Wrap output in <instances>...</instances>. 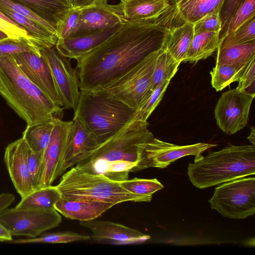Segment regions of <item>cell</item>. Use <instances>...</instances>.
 Wrapping results in <instances>:
<instances>
[{"instance_id":"6da1fadb","label":"cell","mask_w":255,"mask_h":255,"mask_svg":"<svg viewBox=\"0 0 255 255\" xmlns=\"http://www.w3.org/2000/svg\"><path fill=\"white\" fill-rule=\"evenodd\" d=\"M169 29L152 20H128L105 41L77 59L80 89L100 88L161 47Z\"/></svg>"},{"instance_id":"7a4b0ae2","label":"cell","mask_w":255,"mask_h":255,"mask_svg":"<svg viewBox=\"0 0 255 255\" xmlns=\"http://www.w3.org/2000/svg\"><path fill=\"white\" fill-rule=\"evenodd\" d=\"M0 95L27 125L63 116V108L28 79L11 55L0 57Z\"/></svg>"},{"instance_id":"3957f363","label":"cell","mask_w":255,"mask_h":255,"mask_svg":"<svg viewBox=\"0 0 255 255\" xmlns=\"http://www.w3.org/2000/svg\"><path fill=\"white\" fill-rule=\"evenodd\" d=\"M148 123L137 116L129 124L99 145L75 165L90 174H99L108 164L118 160L136 164L137 171L147 168L145 149L154 137L148 129Z\"/></svg>"},{"instance_id":"277c9868","label":"cell","mask_w":255,"mask_h":255,"mask_svg":"<svg viewBox=\"0 0 255 255\" xmlns=\"http://www.w3.org/2000/svg\"><path fill=\"white\" fill-rule=\"evenodd\" d=\"M187 174L191 183L205 189L255 174V146L231 145L209 152L189 164Z\"/></svg>"},{"instance_id":"5b68a950","label":"cell","mask_w":255,"mask_h":255,"mask_svg":"<svg viewBox=\"0 0 255 255\" xmlns=\"http://www.w3.org/2000/svg\"><path fill=\"white\" fill-rule=\"evenodd\" d=\"M74 111L89 130L102 143L134 120L137 109L101 88L80 89Z\"/></svg>"},{"instance_id":"8992f818","label":"cell","mask_w":255,"mask_h":255,"mask_svg":"<svg viewBox=\"0 0 255 255\" xmlns=\"http://www.w3.org/2000/svg\"><path fill=\"white\" fill-rule=\"evenodd\" d=\"M56 187L61 198L66 199L99 201L114 205L127 201L147 202L145 198L127 191L117 182L76 166L63 174Z\"/></svg>"},{"instance_id":"52a82bcc","label":"cell","mask_w":255,"mask_h":255,"mask_svg":"<svg viewBox=\"0 0 255 255\" xmlns=\"http://www.w3.org/2000/svg\"><path fill=\"white\" fill-rule=\"evenodd\" d=\"M158 49L150 53L123 74L98 88L137 109L152 92V77Z\"/></svg>"},{"instance_id":"ba28073f","label":"cell","mask_w":255,"mask_h":255,"mask_svg":"<svg viewBox=\"0 0 255 255\" xmlns=\"http://www.w3.org/2000/svg\"><path fill=\"white\" fill-rule=\"evenodd\" d=\"M212 209L233 219H244L255 213V178L242 177L220 184L209 200Z\"/></svg>"},{"instance_id":"9c48e42d","label":"cell","mask_w":255,"mask_h":255,"mask_svg":"<svg viewBox=\"0 0 255 255\" xmlns=\"http://www.w3.org/2000/svg\"><path fill=\"white\" fill-rule=\"evenodd\" d=\"M62 217L55 209L46 210L6 209L0 214V222L12 236L34 238L58 226Z\"/></svg>"},{"instance_id":"30bf717a","label":"cell","mask_w":255,"mask_h":255,"mask_svg":"<svg viewBox=\"0 0 255 255\" xmlns=\"http://www.w3.org/2000/svg\"><path fill=\"white\" fill-rule=\"evenodd\" d=\"M38 48L50 69L63 109L75 111L80 94L77 70L72 67L70 59L58 53L55 46Z\"/></svg>"},{"instance_id":"8fae6325","label":"cell","mask_w":255,"mask_h":255,"mask_svg":"<svg viewBox=\"0 0 255 255\" xmlns=\"http://www.w3.org/2000/svg\"><path fill=\"white\" fill-rule=\"evenodd\" d=\"M255 96L236 88L222 93L214 110L218 127L228 135L243 129L248 124Z\"/></svg>"},{"instance_id":"7c38bea8","label":"cell","mask_w":255,"mask_h":255,"mask_svg":"<svg viewBox=\"0 0 255 255\" xmlns=\"http://www.w3.org/2000/svg\"><path fill=\"white\" fill-rule=\"evenodd\" d=\"M121 2L110 4L107 0H97L80 8L78 25L71 36H78L102 31L126 22Z\"/></svg>"},{"instance_id":"4fadbf2b","label":"cell","mask_w":255,"mask_h":255,"mask_svg":"<svg viewBox=\"0 0 255 255\" xmlns=\"http://www.w3.org/2000/svg\"><path fill=\"white\" fill-rule=\"evenodd\" d=\"M72 121L55 118L50 139L43 153L42 175L39 188L48 186L62 175L64 153Z\"/></svg>"},{"instance_id":"5bb4252c","label":"cell","mask_w":255,"mask_h":255,"mask_svg":"<svg viewBox=\"0 0 255 255\" xmlns=\"http://www.w3.org/2000/svg\"><path fill=\"white\" fill-rule=\"evenodd\" d=\"M217 144L199 142L186 145H178L153 137L147 144L145 157L147 168H164L177 159L194 155L195 159L202 156L206 150Z\"/></svg>"},{"instance_id":"9a60e30c","label":"cell","mask_w":255,"mask_h":255,"mask_svg":"<svg viewBox=\"0 0 255 255\" xmlns=\"http://www.w3.org/2000/svg\"><path fill=\"white\" fill-rule=\"evenodd\" d=\"M12 56L28 79L54 104L63 108L50 69L41 55L25 52Z\"/></svg>"},{"instance_id":"2e32d148","label":"cell","mask_w":255,"mask_h":255,"mask_svg":"<svg viewBox=\"0 0 255 255\" xmlns=\"http://www.w3.org/2000/svg\"><path fill=\"white\" fill-rule=\"evenodd\" d=\"M28 145L21 137L8 144L4 154L11 180L21 198L34 190L28 165Z\"/></svg>"},{"instance_id":"e0dca14e","label":"cell","mask_w":255,"mask_h":255,"mask_svg":"<svg viewBox=\"0 0 255 255\" xmlns=\"http://www.w3.org/2000/svg\"><path fill=\"white\" fill-rule=\"evenodd\" d=\"M62 161V175L86 158L100 143L82 122L74 116Z\"/></svg>"},{"instance_id":"ac0fdd59","label":"cell","mask_w":255,"mask_h":255,"mask_svg":"<svg viewBox=\"0 0 255 255\" xmlns=\"http://www.w3.org/2000/svg\"><path fill=\"white\" fill-rule=\"evenodd\" d=\"M80 225L92 233L91 238L99 243L127 245L141 243L150 237L122 224L96 219L80 221Z\"/></svg>"},{"instance_id":"d6986e66","label":"cell","mask_w":255,"mask_h":255,"mask_svg":"<svg viewBox=\"0 0 255 255\" xmlns=\"http://www.w3.org/2000/svg\"><path fill=\"white\" fill-rule=\"evenodd\" d=\"M122 24L88 34L57 39L55 48L61 55L76 60L105 41Z\"/></svg>"},{"instance_id":"ffe728a7","label":"cell","mask_w":255,"mask_h":255,"mask_svg":"<svg viewBox=\"0 0 255 255\" xmlns=\"http://www.w3.org/2000/svg\"><path fill=\"white\" fill-rule=\"evenodd\" d=\"M115 205L99 201L66 199L61 198L54 205L64 217L80 221L97 218Z\"/></svg>"},{"instance_id":"44dd1931","label":"cell","mask_w":255,"mask_h":255,"mask_svg":"<svg viewBox=\"0 0 255 255\" xmlns=\"http://www.w3.org/2000/svg\"><path fill=\"white\" fill-rule=\"evenodd\" d=\"M171 0H124L122 4L127 20H150L157 18L170 5Z\"/></svg>"},{"instance_id":"7402d4cb","label":"cell","mask_w":255,"mask_h":255,"mask_svg":"<svg viewBox=\"0 0 255 255\" xmlns=\"http://www.w3.org/2000/svg\"><path fill=\"white\" fill-rule=\"evenodd\" d=\"M223 0H171L177 15L184 22H196L220 8Z\"/></svg>"},{"instance_id":"603a6c76","label":"cell","mask_w":255,"mask_h":255,"mask_svg":"<svg viewBox=\"0 0 255 255\" xmlns=\"http://www.w3.org/2000/svg\"><path fill=\"white\" fill-rule=\"evenodd\" d=\"M22 4L55 29L67 11L72 8L65 0H11Z\"/></svg>"},{"instance_id":"cb8c5ba5","label":"cell","mask_w":255,"mask_h":255,"mask_svg":"<svg viewBox=\"0 0 255 255\" xmlns=\"http://www.w3.org/2000/svg\"><path fill=\"white\" fill-rule=\"evenodd\" d=\"M194 34V24L184 22L169 29L162 47L175 60L184 62Z\"/></svg>"},{"instance_id":"d4e9b609","label":"cell","mask_w":255,"mask_h":255,"mask_svg":"<svg viewBox=\"0 0 255 255\" xmlns=\"http://www.w3.org/2000/svg\"><path fill=\"white\" fill-rule=\"evenodd\" d=\"M0 11L24 28L37 46L55 45L57 40L56 35L38 23L7 7H0Z\"/></svg>"},{"instance_id":"484cf974","label":"cell","mask_w":255,"mask_h":255,"mask_svg":"<svg viewBox=\"0 0 255 255\" xmlns=\"http://www.w3.org/2000/svg\"><path fill=\"white\" fill-rule=\"evenodd\" d=\"M255 57V41L243 44L220 42L217 49L216 64H228L243 68Z\"/></svg>"},{"instance_id":"4316f807","label":"cell","mask_w":255,"mask_h":255,"mask_svg":"<svg viewBox=\"0 0 255 255\" xmlns=\"http://www.w3.org/2000/svg\"><path fill=\"white\" fill-rule=\"evenodd\" d=\"M15 208L21 209L46 210L54 209V204L61 198L56 186L41 187L21 198Z\"/></svg>"},{"instance_id":"83f0119b","label":"cell","mask_w":255,"mask_h":255,"mask_svg":"<svg viewBox=\"0 0 255 255\" xmlns=\"http://www.w3.org/2000/svg\"><path fill=\"white\" fill-rule=\"evenodd\" d=\"M219 32L194 34L184 62H197L211 55L219 47Z\"/></svg>"},{"instance_id":"f1b7e54d","label":"cell","mask_w":255,"mask_h":255,"mask_svg":"<svg viewBox=\"0 0 255 255\" xmlns=\"http://www.w3.org/2000/svg\"><path fill=\"white\" fill-rule=\"evenodd\" d=\"M54 120L27 125L22 138L32 151L44 153L50 139Z\"/></svg>"},{"instance_id":"f546056e","label":"cell","mask_w":255,"mask_h":255,"mask_svg":"<svg viewBox=\"0 0 255 255\" xmlns=\"http://www.w3.org/2000/svg\"><path fill=\"white\" fill-rule=\"evenodd\" d=\"M181 63L175 60L162 46L158 49L153 73L152 91L167 80L170 81Z\"/></svg>"},{"instance_id":"4dcf8cb0","label":"cell","mask_w":255,"mask_h":255,"mask_svg":"<svg viewBox=\"0 0 255 255\" xmlns=\"http://www.w3.org/2000/svg\"><path fill=\"white\" fill-rule=\"evenodd\" d=\"M120 185L132 194L145 198L150 202L152 195L163 188L164 186L156 179L134 178L118 182Z\"/></svg>"},{"instance_id":"1f68e13d","label":"cell","mask_w":255,"mask_h":255,"mask_svg":"<svg viewBox=\"0 0 255 255\" xmlns=\"http://www.w3.org/2000/svg\"><path fill=\"white\" fill-rule=\"evenodd\" d=\"M244 67L238 68L228 64H216L210 72L212 87L218 92L230 84L238 82Z\"/></svg>"},{"instance_id":"d6a6232c","label":"cell","mask_w":255,"mask_h":255,"mask_svg":"<svg viewBox=\"0 0 255 255\" xmlns=\"http://www.w3.org/2000/svg\"><path fill=\"white\" fill-rule=\"evenodd\" d=\"M91 237L83 235L72 232H60L47 233L39 237L28 239H19L12 240V243H67L72 242L87 241L90 240Z\"/></svg>"},{"instance_id":"836d02e7","label":"cell","mask_w":255,"mask_h":255,"mask_svg":"<svg viewBox=\"0 0 255 255\" xmlns=\"http://www.w3.org/2000/svg\"><path fill=\"white\" fill-rule=\"evenodd\" d=\"M255 41V16L248 19L220 42L230 44H243Z\"/></svg>"},{"instance_id":"e575fe53","label":"cell","mask_w":255,"mask_h":255,"mask_svg":"<svg viewBox=\"0 0 255 255\" xmlns=\"http://www.w3.org/2000/svg\"><path fill=\"white\" fill-rule=\"evenodd\" d=\"M32 52L40 55L38 46L24 39L8 38L0 41V57Z\"/></svg>"},{"instance_id":"d590c367","label":"cell","mask_w":255,"mask_h":255,"mask_svg":"<svg viewBox=\"0 0 255 255\" xmlns=\"http://www.w3.org/2000/svg\"><path fill=\"white\" fill-rule=\"evenodd\" d=\"M170 81L165 80L159 85L147 100L137 109V117L146 122L161 101Z\"/></svg>"},{"instance_id":"8d00e7d4","label":"cell","mask_w":255,"mask_h":255,"mask_svg":"<svg viewBox=\"0 0 255 255\" xmlns=\"http://www.w3.org/2000/svg\"><path fill=\"white\" fill-rule=\"evenodd\" d=\"M80 14V8L72 7L64 15L56 26L57 39H65L71 37L77 28Z\"/></svg>"},{"instance_id":"74e56055","label":"cell","mask_w":255,"mask_h":255,"mask_svg":"<svg viewBox=\"0 0 255 255\" xmlns=\"http://www.w3.org/2000/svg\"><path fill=\"white\" fill-rule=\"evenodd\" d=\"M254 16L255 0H244L230 21L226 36L231 34L248 19Z\"/></svg>"},{"instance_id":"f35d334b","label":"cell","mask_w":255,"mask_h":255,"mask_svg":"<svg viewBox=\"0 0 255 255\" xmlns=\"http://www.w3.org/2000/svg\"><path fill=\"white\" fill-rule=\"evenodd\" d=\"M244 0H223L219 10L221 28L220 41L226 36L230 22L236 10Z\"/></svg>"},{"instance_id":"ab89813d","label":"cell","mask_w":255,"mask_h":255,"mask_svg":"<svg viewBox=\"0 0 255 255\" xmlns=\"http://www.w3.org/2000/svg\"><path fill=\"white\" fill-rule=\"evenodd\" d=\"M0 7L8 8L19 14L34 20L56 35V29L53 25L38 16L22 4L11 0H0Z\"/></svg>"},{"instance_id":"60d3db41","label":"cell","mask_w":255,"mask_h":255,"mask_svg":"<svg viewBox=\"0 0 255 255\" xmlns=\"http://www.w3.org/2000/svg\"><path fill=\"white\" fill-rule=\"evenodd\" d=\"M238 82L236 89L255 95V57L245 65Z\"/></svg>"},{"instance_id":"b9f144b4","label":"cell","mask_w":255,"mask_h":255,"mask_svg":"<svg viewBox=\"0 0 255 255\" xmlns=\"http://www.w3.org/2000/svg\"><path fill=\"white\" fill-rule=\"evenodd\" d=\"M221 28L219 10H217L194 23V33L197 34L206 32H220Z\"/></svg>"},{"instance_id":"7bdbcfd3","label":"cell","mask_w":255,"mask_h":255,"mask_svg":"<svg viewBox=\"0 0 255 255\" xmlns=\"http://www.w3.org/2000/svg\"><path fill=\"white\" fill-rule=\"evenodd\" d=\"M43 156V153L34 152L29 147L28 165L34 190L39 188L41 181Z\"/></svg>"},{"instance_id":"ee69618b","label":"cell","mask_w":255,"mask_h":255,"mask_svg":"<svg viewBox=\"0 0 255 255\" xmlns=\"http://www.w3.org/2000/svg\"><path fill=\"white\" fill-rule=\"evenodd\" d=\"M0 30L6 33L10 38L24 39L34 43L24 28L13 24L1 18H0Z\"/></svg>"},{"instance_id":"f6af8a7d","label":"cell","mask_w":255,"mask_h":255,"mask_svg":"<svg viewBox=\"0 0 255 255\" xmlns=\"http://www.w3.org/2000/svg\"><path fill=\"white\" fill-rule=\"evenodd\" d=\"M15 197L13 194L10 193H2L0 194V214L14 202Z\"/></svg>"},{"instance_id":"bcb514c9","label":"cell","mask_w":255,"mask_h":255,"mask_svg":"<svg viewBox=\"0 0 255 255\" xmlns=\"http://www.w3.org/2000/svg\"><path fill=\"white\" fill-rule=\"evenodd\" d=\"M10 231L0 222V242H10L12 240Z\"/></svg>"},{"instance_id":"7dc6e473","label":"cell","mask_w":255,"mask_h":255,"mask_svg":"<svg viewBox=\"0 0 255 255\" xmlns=\"http://www.w3.org/2000/svg\"><path fill=\"white\" fill-rule=\"evenodd\" d=\"M72 7L82 8L89 5L97 0H68Z\"/></svg>"},{"instance_id":"c3c4849f","label":"cell","mask_w":255,"mask_h":255,"mask_svg":"<svg viewBox=\"0 0 255 255\" xmlns=\"http://www.w3.org/2000/svg\"><path fill=\"white\" fill-rule=\"evenodd\" d=\"M248 139L252 143V145L255 144V128L252 127L251 128V132L250 135L248 136Z\"/></svg>"},{"instance_id":"681fc988","label":"cell","mask_w":255,"mask_h":255,"mask_svg":"<svg viewBox=\"0 0 255 255\" xmlns=\"http://www.w3.org/2000/svg\"><path fill=\"white\" fill-rule=\"evenodd\" d=\"M0 18L13 24L16 26H20L16 23H15L14 22H13L11 19H10L9 17H8L7 16H6L5 14H4L2 12H1L0 11ZM21 27V26H20Z\"/></svg>"},{"instance_id":"f907efd6","label":"cell","mask_w":255,"mask_h":255,"mask_svg":"<svg viewBox=\"0 0 255 255\" xmlns=\"http://www.w3.org/2000/svg\"><path fill=\"white\" fill-rule=\"evenodd\" d=\"M8 38H10L9 36L6 33L0 30V41Z\"/></svg>"},{"instance_id":"816d5d0a","label":"cell","mask_w":255,"mask_h":255,"mask_svg":"<svg viewBox=\"0 0 255 255\" xmlns=\"http://www.w3.org/2000/svg\"><path fill=\"white\" fill-rule=\"evenodd\" d=\"M123 0H120V1H123Z\"/></svg>"},{"instance_id":"f5cc1de1","label":"cell","mask_w":255,"mask_h":255,"mask_svg":"<svg viewBox=\"0 0 255 255\" xmlns=\"http://www.w3.org/2000/svg\"><path fill=\"white\" fill-rule=\"evenodd\" d=\"M67 0V1H68V0ZM68 2H69V1H68Z\"/></svg>"}]
</instances>
